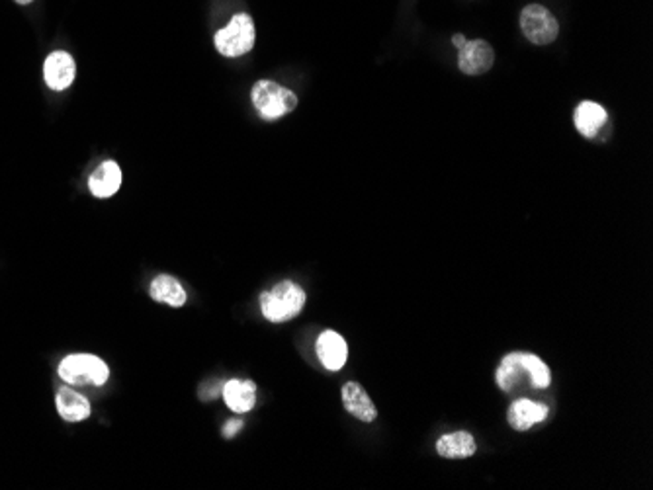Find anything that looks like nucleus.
<instances>
[{
    "mask_svg": "<svg viewBox=\"0 0 653 490\" xmlns=\"http://www.w3.org/2000/svg\"><path fill=\"white\" fill-rule=\"evenodd\" d=\"M59 377L73 387H102L110 379L104 359L93 354H73L61 359Z\"/></svg>",
    "mask_w": 653,
    "mask_h": 490,
    "instance_id": "nucleus-3",
    "label": "nucleus"
},
{
    "mask_svg": "<svg viewBox=\"0 0 653 490\" xmlns=\"http://www.w3.org/2000/svg\"><path fill=\"white\" fill-rule=\"evenodd\" d=\"M520 30L534 45H549L559 34V24L546 6L529 5L520 12Z\"/></svg>",
    "mask_w": 653,
    "mask_h": 490,
    "instance_id": "nucleus-6",
    "label": "nucleus"
},
{
    "mask_svg": "<svg viewBox=\"0 0 653 490\" xmlns=\"http://www.w3.org/2000/svg\"><path fill=\"white\" fill-rule=\"evenodd\" d=\"M341 397H342L344 410H347L349 415H352L356 420H361L364 424L376 422L378 408L372 403V398L368 397L366 389L361 383H356V381L344 383Z\"/></svg>",
    "mask_w": 653,
    "mask_h": 490,
    "instance_id": "nucleus-10",
    "label": "nucleus"
},
{
    "mask_svg": "<svg viewBox=\"0 0 653 490\" xmlns=\"http://www.w3.org/2000/svg\"><path fill=\"white\" fill-rule=\"evenodd\" d=\"M466 42H468V40H466V37H464L462 34H456V35L452 37V44H454L458 49H460V47H464V44H466Z\"/></svg>",
    "mask_w": 653,
    "mask_h": 490,
    "instance_id": "nucleus-19",
    "label": "nucleus"
},
{
    "mask_svg": "<svg viewBox=\"0 0 653 490\" xmlns=\"http://www.w3.org/2000/svg\"><path fill=\"white\" fill-rule=\"evenodd\" d=\"M315 352H317L319 362H322L323 368H327L329 371L342 369L349 359L347 340H344L335 330H323L322 334H319L317 344H315Z\"/></svg>",
    "mask_w": 653,
    "mask_h": 490,
    "instance_id": "nucleus-9",
    "label": "nucleus"
},
{
    "mask_svg": "<svg viewBox=\"0 0 653 490\" xmlns=\"http://www.w3.org/2000/svg\"><path fill=\"white\" fill-rule=\"evenodd\" d=\"M305 299V291L298 283L286 279L261 295V311L266 320L286 322L302 313Z\"/></svg>",
    "mask_w": 653,
    "mask_h": 490,
    "instance_id": "nucleus-2",
    "label": "nucleus"
},
{
    "mask_svg": "<svg viewBox=\"0 0 653 490\" xmlns=\"http://www.w3.org/2000/svg\"><path fill=\"white\" fill-rule=\"evenodd\" d=\"M122 186V169L116 161H104L88 178V190L94 198H112Z\"/></svg>",
    "mask_w": 653,
    "mask_h": 490,
    "instance_id": "nucleus-12",
    "label": "nucleus"
},
{
    "mask_svg": "<svg viewBox=\"0 0 653 490\" xmlns=\"http://www.w3.org/2000/svg\"><path fill=\"white\" fill-rule=\"evenodd\" d=\"M241 428H242V422H241V420L227 422V426L223 428V436H225V437H233Z\"/></svg>",
    "mask_w": 653,
    "mask_h": 490,
    "instance_id": "nucleus-18",
    "label": "nucleus"
},
{
    "mask_svg": "<svg viewBox=\"0 0 653 490\" xmlns=\"http://www.w3.org/2000/svg\"><path fill=\"white\" fill-rule=\"evenodd\" d=\"M223 401L233 412H249L257 403V383L251 379H229L223 385Z\"/></svg>",
    "mask_w": 653,
    "mask_h": 490,
    "instance_id": "nucleus-14",
    "label": "nucleus"
},
{
    "mask_svg": "<svg viewBox=\"0 0 653 490\" xmlns=\"http://www.w3.org/2000/svg\"><path fill=\"white\" fill-rule=\"evenodd\" d=\"M55 405L59 416L65 422H83L91 416V403H88V398L76 393L74 389H69V387H63L57 393Z\"/></svg>",
    "mask_w": 653,
    "mask_h": 490,
    "instance_id": "nucleus-15",
    "label": "nucleus"
},
{
    "mask_svg": "<svg viewBox=\"0 0 653 490\" xmlns=\"http://www.w3.org/2000/svg\"><path fill=\"white\" fill-rule=\"evenodd\" d=\"M252 104L266 122H276L298 108V96L274 81H259L252 86Z\"/></svg>",
    "mask_w": 653,
    "mask_h": 490,
    "instance_id": "nucleus-4",
    "label": "nucleus"
},
{
    "mask_svg": "<svg viewBox=\"0 0 653 490\" xmlns=\"http://www.w3.org/2000/svg\"><path fill=\"white\" fill-rule=\"evenodd\" d=\"M497 387L505 393L524 389H548L552 385V371L540 358L527 352H513L501 359L495 371Z\"/></svg>",
    "mask_w": 653,
    "mask_h": 490,
    "instance_id": "nucleus-1",
    "label": "nucleus"
},
{
    "mask_svg": "<svg viewBox=\"0 0 653 490\" xmlns=\"http://www.w3.org/2000/svg\"><path fill=\"white\" fill-rule=\"evenodd\" d=\"M15 3H18V5H30V3H34V0H15Z\"/></svg>",
    "mask_w": 653,
    "mask_h": 490,
    "instance_id": "nucleus-20",
    "label": "nucleus"
},
{
    "mask_svg": "<svg viewBox=\"0 0 653 490\" xmlns=\"http://www.w3.org/2000/svg\"><path fill=\"white\" fill-rule=\"evenodd\" d=\"M149 295L155 303H166L171 307H183L188 301V293L181 281L169 274H161L151 281Z\"/></svg>",
    "mask_w": 653,
    "mask_h": 490,
    "instance_id": "nucleus-16",
    "label": "nucleus"
},
{
    "mask_svg": "<svg viewBox=\"0 0 653 490\" xmlns=\"http://www.w3.org/2000/svg\"><path fill=\"white\" fill-rule=\"evenodd\" d=\"M478 451V444L470 432H454L439 437L437 454L444 459H468Z\"/></svg>",
    "mask_w": 653,
    "mask_h": 490,
    "instance_id": "nucleus-17",
    "label": "nucleus"
},
{
    "mask_svg": "<svg viewBox=\"0 0 653 490\" xmlns=\"http://www.w3.org/2000/svg\"><path fill=\"white\" fill-rule=\"evenodd\" d=\"M215 49L223 57H241L254 45V22L249 15H237L215 34Z\"/></svg>",
    "mask_w": 653,
    "mask_h": 490,
    "instance_id": "nucleus-5",
    "label": "nucleus"
},
{
    "mask_svg": "<svg viewBox=\"0 0 653 490\" xmlns=\"http://www.w3.org/2000/svg\"><path fill=\"white\" fill-rule=\"evenodd\" d=\"M495 63V51L493 47L483 40L466 42L464 47H460L458 54V67L462 73L470 76L485 74Z\"/></svg>",
    "mask_w": 653,
    "mask_h": 490,
    "instance_id": "nucleus-7",
    "label": "nucleus"
},
{
    "mask_svg": "<svg viewBox=\"0 0 653 490\" xmlns=\"http://www.w3.org/2000/svg\"><path fill=\"white\" fill-rule=\"evenodd\" d=\"M74 74L76 64L67 51H54V54L47 55L44 63V76L51 90H55V93L67 90L74 81Z\"/></svg>",
    "mask_w": 653,
    "mask_h": 490,
    "instance_id": "nucleus-8",
    "label": "nucleus"
},
{
    "mask_svg": "<svg viewBox=\"0 0 653 490\" xmlns=\"http://www.w3.org/2000/svg\"><path fill=\"white\" fill-rule=\"evenodd\" d=\"M573 122H575V127H578V132L585 139H595V137H599L600 129L607 125L608 113L603 106L597 104V102L585 100L578 108H575Z\"/></svg>",
    "mask_w": 653,
    "mask_h": 490,
    "instance_id": "nucleus-13",
    "label": "nucleus"
},
{
    "mask_svg": "<svg viewBox=\"0 0 653 490\" xmlns=\"http://www.w3.org/2000/svg\"><path fill=\"white\" fill-rule=\"evenodd\" d=\"M549 408L542 403H534L530 398H519L509 407L507 420L509 426L517 432H527L536 424H540L548 418Z\"/></svg>",
    "mask_w": 653,
    "mask_h": 490,
    "instance_id": "nucleus-11",
    "label": "nucleus"
}]
</instances>
